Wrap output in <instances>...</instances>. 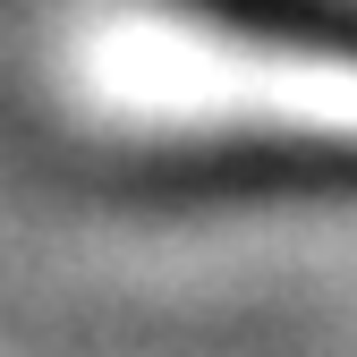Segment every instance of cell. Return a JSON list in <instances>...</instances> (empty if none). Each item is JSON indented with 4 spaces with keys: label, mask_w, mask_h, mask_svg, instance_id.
Here are the masks:
<instances>
[{
    "label": "cell",
    "mask_w": 357,
    "mask_h": 357,
    "mask_svg": "<svg viewBox=\"0 0 357 357\" xmlns=\"http://www.w3.org/2000/svg\"><path fill=\"white\" fill-rule=\"evenodd\" d=\"M196 9L255 43H281L298 60H332L357 77V9H340V0H196Z\"/></svg>",
    "instance_id": "2"
},
{
    "label": "cell",
    "mask_w": 357,
    "mask_h": 357,
    "mask_svg": "<svg viewBox=\"0 0 357 357\" xmlns=\"http://www.w3.org/2000/svg\"><path fill=\"white\" fill-rule=\"evenodd\" d=\"M145 196H255V188H324L357 178V137H221L178 145L128 170Z\"/></svg>",
    "instance_id": "1"
}]
</instances>
